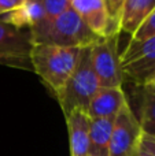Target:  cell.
Returning <instances> with one entry per match:
<instances>
[{
	"label": "cell",
	"instance_id": "cell-6",
	"mask_svg": "<svg viewBox=\"0 0 155 156\" xmlns=\"http://www.w3.org/2000/svg\"><path fill=\"white\" fill-rule=\"evenodd\" d=\"M33 38L30 30L18 29L10 23L0 21V65L21 70L32 69Z\"/></svg>",
	"mask_w": 155,
	"mask_h": 156
},
{
	"label": "cell",
	"instance_id": "cell-5",
	"mask_svg": "<svg viewBox=\"0 0 155 156\" xmlns=\"http://www.w3.org/2000/svg\"><path fill=\"white\" fill-rule=\"evenodd\" d=\"M118 40L120 33L109 34L100 37L91 47V62L100 88H122Z\"/></svg>",
	"mask_w": 155,
	"mask_h": 156
},
{
	"label": "cell",
	"instance_id": "cell-20",
	"mask_svg": "<svg viewBox=\"0 0 155 156\" xmlns=\"http://www.w3.org/2000/svg\"><path fill=\"white\" fill-rule=\"evenodd\" d=\"M143 89H146V90L151 92V93H155V74H154V77L147 82V85L143 86Z\"/></svg>",
	"mask_w": 155,
	"mask_h": 156
},
{
	"label": "cell",
	"instance_id": "cell-1",
	"mask_svg": "<svg viewBox=\"0 0 155 156\" xmlns=\"http://www.w3.org/2000/svg\"><path fill=\"white\" fill-rule=\"evenodd\" d=\"M80 54V48L34 44L30 55L32 69L56 97L73 74Z\"/></svg>",
	"mask_w": 155,
	"mask_h": 156
},
{
	"label": "cell",
	"instance_id": "cell-18",
	"mask_svg": "<svg viewBox=\"0 0 155 156\" xmlns=\"http://www.w3.org/2000/svg\"><path fill=\"white\" fill-rule=\"evenodd\" d=\"M139 156H155V137L143 133L139 144Z\"/></svg>",
	"mask_w": 155,
	"mask_h": 156
},
{
	"label": "cell",
	"instance_id": "cell-12",
	"mask_svg": "<svg viewBox=\"0 0 155 156\" xmlns=\"http://www.w3.org/2000/svg\"><path fill=\"white\" fill-rule=\"evenodd\" d=\"M0 21L10 23L18 29L30 30L44 22V10L40 0H26L16 10L0 15Z\"/></svg>",
	"mask_w": 155,
	"mask_h": 156
},
{
	"label": "cell",
	"instance_id": "cell-21",
	"mask_svg": "<svg viewBox=\"0 0 155 156\" xmlns=\"http://www.w3.org/2000/svg\"><path fill=\"white\" fill-rule=\"evenodd\" d=\"M87 156H95V155H91V154H88V155H87Z\"/></svg>",
	"mask_w": 155,
	"mask_h": 156
},
{
	"label": "cell",
	"instance_id": "cell-8",
	"mask_svg": "<svg viewBox=\"0 0 155 156\" xmlns=\"http://www.w3.org/2000/svg\"><path fill=\"white\" fill-rule=\"evenodd\" d=\"M70 7L99 37L111 34V23L104 0H71Z\"/></svg>",
	"mask_w": 155,
	"mask_h": 156
},
{
	"label": "cell",
	"instance_id": "cell-4",
	"mask_svg": "<svg viewBox=\"0 0 155 156\" xmlns=\"http://www.w3.org/2000/svg\"><path fill=\"white\" fill-rule=\"evenodd\" d=\"M124 81L139 88L147 85L155 74V36L143 41H129L120 54Z\"/></svg>",
	"mask_w": 155,
	"mask_h": 156
},
{
	"label": "cell",
	"instance_id": "cell-14",
	"mask_svg": "<svg viewBox=\"0 0 155 156\" xmlns=\"http://www.w3.org/2000/svg\"><path fill=\"white\" fill-rule=\"evenodd\" d=\"M137 119L143 133L155 137V93H151L143 88Z\"/></svg>",
	"mask_w": 155,
	"mask_h": 156
},
{
	"label": "cell",
	"instance_id": "cell-22",
	"mask_svg": "<svg viewBox=\"0 0 155 156\" xmlns=\"http://www.w3.org/2000/svg\"><path fill=\"white\" fill-rule=\"evenodd\" d=\"M70 2H71V0H70Z\"/></svg>",
	"mask_w": 155,
	"mask_h": 156
},
{
	"label": "cell",
	"instance_id": "cell-11",
	"mask_svg": "<svg viewBox=\"0 0 155 156\" xmlns=\"http://www.w3.org/2000/svg\"><path fill=\"white\" fill-rule=\"evenodd\" d=\"M155 10V0H125L120 19V32L133 36Z\"/></svg>",
	"mask_w": 155,
	"mask_h": 156
},
{
	"label": "cell",
	"instance_id": "cell-13",
	"mask_svg": "<svg viewBox=\"0 0 155 156\" xmlns=\"http://www.w3.org/2000/svg\"><path fill=\"white\" fill-rule=\"evenodd\" d=\"M115 118H91L89 126V154L95 156H109L110 140Z\"/></svg>",
	"mask_w": 155,
	"mask_h": 156
},
{
	"label": "cell",
	"instance_id": "cell-7",
	"mask_svg": "<svg viewBox=\"0 0 155 156\" xmlns=\"http://www.w3.org/2000/svg\"><path fill=\"white\" fill-rule=\"evenodd\" d=\"M143 130L129 101H126L114 119L109 156H139V144Z\"/></svg>",
	"mask_w": 155,
	"mask_h": 156
},
{
	"label": "cell",
	"instance_id": "cell-9",
	"mask_svg": "<svg viewBox=\"0 0 155 156\" xmlns=\"http://www.w3.org/2000/svg\"><path fill=\"white\" fill-rule=\"evenodd\" d=\"M65 118L70 141V156H87L89 154L91 126V118L87 111L73 110Z\"/></svg>",
	"mask_w": 155,
	"mask_h": 156
},
{
	"label": "cell",
	"instance_id": "cell-16",
	"mask_svg": "<svg viewBox=\"0 0 155 156\" xmlns=\"http://www.w3.org/2000/svg\"><path fill=\"white\" fill-rule=\"evenodd\" d=\"M106 3L107 11H109L110 16V23H111V34L120 32V19L121 12H122V7L125 4V0H104Z\"/></svg>",
	"mask_w": 155,
	"mask_h": 156
},
{
	"label": "cell",
	"instance_id": "cell-3",
	"mask_svg": "<svg viewBox=\"0 0 155 156\" xmlns=\"http://www.w3.org/2000/svg\"><path fill=\"white\" fill-rule=\"evenodd\" d=\"M100 88L91 62V47L82 48L73 74L56 96L65 116L73 110L87 111L92 97Z\"/></svg>",
	"mask_w": 155,
	"mask_h": 156
},
{
	"label": "cell",
	"instance_id": "cell-2",
	"mask_svg": "<svg viewBox=\"0 0 155 156\" xmlns=\"http://www.w3.org/2000/svg\"><path fill=\"white\" fill-rule=\"evenodd\" d=\"M33 44L66 47V48H89L99 40V36L91 32L82 19L69 8L56 19L48 23H40L30 29Z\"/></svg>",
	"mask_w": 155,
	"mask_h": 156
},
{
	"label": "cell",
	"instance_id": "cell-19",
	"mask_svg": "<svg viewBox=\"0 0 155 156\" xmlns=\"http://www.w3.org/2000/svg\"><path fill=\"white\" fill-rule=\"evenodd\" d=\"M26 0H0V15L21 7Z\"/></svg>",
	"mask_w": 155,
	"mask_h": 156
},
{
	"label": "cell",
	"instance_id": "cell-15",
	"mask_svg": "<svg viewBox=\"0 0 155 156\" xmlns=\"http://www.w3.org/2000/svg\"><path fill=\"white\" fill-rule=\"evenodd\" d=\"M40 2L44 10V22L41 23L52 22L70 8V0H40Z\"/></svg>",
	"mask_w": 155,
	"mask_h": 156
},
{
	"label": "cell",
	"instance_id": "cell-17",
	"mask_svg": "<svg viewBox=\"0 0 155 156\" xmlns=\"http://www.w3.org/2000/svg\"><path fill=\"white\" fill-rule=\"evenodd\" d=\"M155 36V10L151 12V15L143 22V25L136 30L133 36L131 37L132 41H143L146 38H150Z\"/></svg>",
	"mask_w": 155,
	"mask_h": 156
},
{
	"label": "cell",
	"instance_id": "cell-10",
	"mask_svg": "<svg viewBox=\"0 0 155 156\" xmlns=\"http://www.w3.org/2000/svg\"><path fill=\"white\" fill-rule=\"evenodd\" d=\"M128 101L122 88H99L87 108L89 118H115Z\"/></svg>",
	"mask_w": 155,
	"mask_h": 156
}]
</instances>
